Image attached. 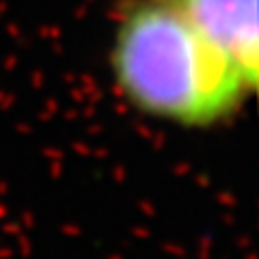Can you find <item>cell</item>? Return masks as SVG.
<instances>
[{
	"instance_id": "6da1fadb",
	"label": "cell",
	"mask_w": 259,
	"mask_h": 259,
	"mask_svg": "<svg viewBox=\"0 0 259 259\" xmlns=\"http://www.w3.org/2000/svg\"><path fill=\"white\" fill-rule=\"evenodd\" d=\"M110 67L127 104L190 130L225 123L255 91L238 63L175 0H143L125 11Z\"/></svg>"
},
{
	"instance_id": "7a4b0ae2",
	"label": "cell",
	"mask_w": 259,
	"mask_h": 259,
	"mask_svg": "<svg viewBox=\"0 0 259 259\" xmlns=\"http://www.w3.org/2000/svg\"><path fill=\"white\" fill-rule=\"evenodd\" d=\"M197 26L238 63L250 84L259 74L257 0H175Z\"/></svg>"
}]
</instances>
